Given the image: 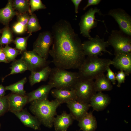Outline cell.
I'll return each instance as SVG.
<instances>
[{
  "mask_svg": "<svg viewBox=\"0 0 131 131\" xmlns=\"http://www.w3.org/2000/svg\"></svg>",
  "mask_w": 131,
  "mask_h": 131,
  "instance_id": "60d3db41",
  "label": "cell"
},
{
  "mask_svg": "<svg viewBox=\"0 0 131 131\" xmlns=\"http://www.w3.org/2000/svg\"><path fill=\"white\" fill-rule=\"evenodd\" d=\"M17 21L13 25L12 29L13 32L18 34L24 33L27 31L28 21L30 16L28 13L23 14L18 13Z\"/></svg>",
  "mask_w": 131,
  "mask_h": 131,
  "instance_id": "603a6c76",
  "label": "cell"
},
{
  "mask_svg": "<svg viewBox=\"0 0 131 131\" xmlns=\"http://www.w3.org/2000/svg\"><path fill=\"white\" fill-rule=\"evenodd\" d=\"M8 96V110L14 114L23 109L28 102V98L26 95H20L12 93Z\"/></svg>",
  "mask_w": 131,
  "mask_h": 131,
  "instance_id": "5bb4252c",
  "label": "cell"
},
{
  "mask_svg": "<svg viewBox=\"0 0 131 131\" xmlns=\"http://www.w3.org/2000/svg\"><path fill=\"white\" fill-rule=\"evenodd\" d=\"M13 41L12 32L8 25L6 26L2 30V36L0 39V46L10 44Z\"/></svg>",
  "mask_w": 131,
  "mask_h": 131,
  "instance_id": "f1b7e54d",
  "label": "cell"
},
{
  "mask_svg": "<svg viewBox=\"0 0 131 131\" xmlns=\"http://www.w3.org/2000/svg\"><path fill=\"white\" fill-rule=\"evenodd\" d=\"M10 67L11 69L10 72L2 79V81L8 76L12 74L22 73L28 70L26 64L21 58L15 60L13 61Z\"/></svg>",
  "mask_w": 131,
  "mask_h": 131,
  "instance_id": "4316f807",
  "label": "cell"
},
{
  "mask_svg": "<svg viewBox=\"0 0 131 131\" xmlns=\"http://www.w3.org/2000/svg\"><path fill=\"white\" fill-rule=\"evenodd\" d=\"M13 7L14 10L19 14L31 13L29 1L27 0H15L12 1Z\"/></svg>",
  "mask_w": 131,
  "mask_h": 131,
  "instance_id": "d4e9b609",
  "label": "cell"
},
{
  "mask_svg": "<svg viewBox=\"0 0 131 131\" xmlns=\"http://www.w3.org/2000/svg\"><path fill=\"white\" fill-rule=\"evenodd\" d=\"M115 74L116 80L118 82L117 86L120 87L122 83L125 82L126 77L128 75L125 72L122 70H120Z\"/></svg>",
  "mask_w": 131,
  "mask_h": 131,
  "instance_id": "836d02e7",
  "label": "cell"
},
{
  "mask_svg": "<svg viewBox=\"0 0 131 131\" xmlns=\"http://www.w3.org/2000/svg\"><path fill=\"white\" fill-rule=\"evenodd\" d=\"M30 109L41 124L49 128L53 125L56 110L61 105L56 99L50 101L48 99L36 100L31 102Z\"/></svg>",
  "mask_w": 131,
  "mask_h": 131,
  "instance_id": "7a4b0ae2",
  "label": "cell"
},
{
  "mask_svg": "<svg viewBox=\"0 0 131 131\" xmlns=\"http://www.w3.org/2000/svg\"><path fill=\"white\" fill-rule=\"evenodd\" d=\"M14 114L26 126L35 130L40 128L41 123L37 118L24 109Z\"/></svg>",
  "mask_w": 131,
  "mask_h": 131,
  "instance_id": "2e32d148",
  "label": "cell"
},
{
  "mask_svg": "<svg viewBox=\"0 0 131 131\" xmlns=\"http://www.w3.org/2000/svg\"><path fill=\"white\" fill-rule=\"evenodd\" d=\"M67 105L70 114L74 120L79 121L88 113L90 107L89 103L80 102L76 100L69 102Z\"/></svg>",
  "mask_w": 131,
  "mask_h": 131,
  "instance_id": "7c38bea8",
  "label": "cell"
},
{
  "mask_svg": "<svg viewBox=\"0 0 131 131\" xmlns=\"http://www.w3.org/2000/svg\"><path fill=\"white\" fill-rule=\"evenodd\" d=\"M2 32V31H1V30L0 29V33H1V32Z\"/></svg>",
  "mask_w": 131,
  "mask_h": 131,
  "instance_id": "ab89813d",
  "label": "cell"
},
{
  "mask_svg": "<svg viewBox=\"0 0 131 131\" xmlns=\"http://www.w3.org/2000/svg\"><path fill=\"white\" fill-rule=\"evenodd\" d=\"M79 78L78 72L55 67L51 68L48 84L56 89L71 90Z\"/></svg>",
  "mask_w": 131,
  "mask_h": 131,
  "instance_id": "277c9868",
  "label": "cell"
},
{
  "mask_svg": "<svg viewBox=\"0 0 131 131\" xmlns=\"http://www.w3.org/2000/svg\"><path fill=\"white\" fill-rule=\"evenodd\" d=\"M74 89L77 97L76 101L85 103L90 104L91 98L96 93L93 80L80 78Z\"/></svg>",
  "mask_w": 131,
  "mask_h": 131,
  "instance_id": "ba28073f",
  "label": "cell"
},
{
  "mask_svg": "<svg viewBox=\"0 0 131 131\" xmlns=\"http://www.w3.org/2000/svg\"><path fill=\"white\" fill-rule=\"evenodd\" d=\"M78 122L80 130L83 131H94L97 128V121L92 112H88Z\"/></svg>",
  "mask_w": 131,
  "mask_h": 131,
  "instance_id": "ffe728a7",
  "label": "cell"
},
{
  "mask_svg": "<svg viewBox=\"0 0 131 131\" xmlns=\"http://www.w3.org/2000/svg\"><path fill=\"white\" fill-rule=\"evenodd\" d=\"M29 3L32 14L35 11L46 8L45 5L42 3L41 0H31L29 1Z\"/></svg>",
  "mask_w": 131,
  "mask_h": 131,
  "instance_id": "1f68e13d",
  "label": "cell"
},
{
  "mask_svg": "<svg viewBox=\"0 0 131 131\" xmlns=\"http://www.w3.org/2000/svg\"><path fill=\"white\" fill-rule=\"evenodd\" d=\"M71 1L74 4V6L75 13L77 14L78 13V9L79 5L81 1L82 0H72Z\"/></svg>",
  "mask_w": 131,
  "mask_h": 131,
  "instance_id": "74e56055",
  "label": "cell"
},
{
  "mask_svg": "<svg viewBox=\"0 0 131 131\" xmlns=\"http://www.w3.org/2000/svg\"><path fill=\"white\" fill-rule=\"evenodd\" d=\"M18 13L13 7L12 1L8 0L5 7L0 9V22L8 25L10 21Z\"/></svg>",
  "mask_w": 131,
  "mask_h": 131,
  "instance_id": "7402d4cb",
  "label": "cell"
},
{
  "mask_svg": "<svg viewBox=\"0 0 131 131\" xmlns=\"http://www.w3.org/2000/svg\"><path fill=\"white\" fill-rule=\"evenodd\" d=\"M8 110V96L0 97V116Z\"/></svg>",
  "mask_w": 131,
  "mask_h": 131,
  "instance_id": "d6a6232c",
  "label": "cell"
},
{
  "mask_svg": "<svg viewBox=\"0 0 131 131\" xmlns=\"http://www.w3.org/2000/svg\"><path fill=\"white\" fill-rule=\"evenodd\" d=\"M31 35L29 34L25 37H17L14 40L13 42L15 45L16 49L20 51L21 53L26 50L27 40Z\"/></svg>",
  "mask_w": 131,
  "mask_h": 131,
  "instance_id": "4dcf8cb0",
  "label": "cell"
},
{
  "mask_svg": "<svg viewBox=\"0 0 131 131\" xmlns=\"http://www.w3.org/2000/svg\"><path fill=\"white\" fill-rule=\"evenodd\" d=\"M6 90L5 87L0 84V97L5 96Z\"/></svg>",
  "mask_w": 131,
  "mask_h": 131,
  "instance_id": "f35d334b",
  "label": "cell"
},
{
  "mask_svg": "<svg viewBox=\"0 0 131 131\" xmlns=\"http://www.w3.org/2000/svg\"><path fill=\"white\" fill-rule=\"evenodd\" d=\"M106 71L107 73L106 76L107 78L113 84H115L116 80L115 73L111 70L109 66L107 68Z\"/></svg>",
  "mask_w": 131,
  "mask_h": 131,
  "instance_id": "e575fe53",
  "label": "cell"
},
{
  "mask_svg": "<svg viewBox=\"0 0 131 131\" xmlns=\"http://www.w3.org/2000/svg\"><path fill=\"white\" fill-rule=\"evenodd\" d=\"M41 27L40 25L36 15L32 14L30 15L27 24V31L29 34L41 30Z\"/></svg>",
  "mask_w": 131,
  "mask_h": 131,
  "instance_id": "83f0119b",
  "label": "cell"
},
{
  "mask_svg": "<svg viewBox=\"0 0 131 131\" xmlns=\"http://www.w3.org/2000/svg\"><path fill=\"white\" fill-rule=\"evenodd\" d=\"M2 49L8 63L15 60L17 56L21 53L20 51L10 47L8 44L6 45L4 48Z\"/></svg>",
  "mask_w": 131,
  "mask_h": 131,
  "instance_id": "f546056e",
  "label": "cell"
},
{
  "mask_svg": "<svg viewBox=\"0 0 131 131\" xmlns=\"http://www.w3.org/2000/svg\"><path fill=\"white\" fill-rule=\"evenodd\" d=\"M53 41L51 32L46 31L41 32L39 34L34 43L33 50L41 57L47 60Z\"/></svg>",
  "mask_w": 131,
  "mask_h": 131,
  "instance_id": "9c48e42d",
  "label": "cell"
},
{
  "mask_svg": "<svg viewBox=\"0 0 131 131\" xmlns=\"http://www.w3.org/2000/svg\"><path fill=\"white\" fill-rule=\"evenodd\" d=\"M96 13L103 15L100 10L97 8H91L82 16L79 23L80 34L88 40L92 38L90 33L91 29L97 26L98 21L104 22L103 21L96 18L95 14Z\"/></svg>",
  "mask_w": 131,
  "mask_h": 131,
  "instance_id": "52a82bcc",
  "label": "cell"
},
{
  "mask_svg": "<svg viewBox=\"0 0 131 131\" xmlns=\"http://www.w3.org/2000/svg\"><path fill=\"white\" fill-rule=\"evenodd\" d=\"M74 119L70 114L63 111L60 115H57L54 119L53 125L56 131H67L72 124Z\"/></svg>",
  "mask_w": 131,
  "mask_h": 131,
  "instance_id": "e0dca14e",
  "label": "cell"
},
{
  "mask_svg": "<svg viewBox=\"0 0 131 131\" xmlns=\"http://www.w3.org/2000/svg\"><path fill=\"white\" fill-rule=\"evenodd\" d=\"M115 56L112 60V65L129 75L131 73V53L120 54Z\"/></svg>",
  "mask_w": 131,
  "mask_h": 131,
  "instance_id": "4fadbf2b",
  "label": "cell"
},
{
  "mask_svg": "<svg viewBox=\"0 0 131 131\" xmlns=\"http://www.w3.org/2000/svg\"><path fill=\"white\" fill-rule=\"evenodd\" d=\"M101 0H88L86 5L83 8V10H85L89 7L94 5H97L101 1Z\"/></svg>",
  "mask_w": 131,
  "mask_h": 131,
  "instance_id": "d590c367",
  "label": "cell"
},
{
  "mask_svg": "<svg viewBox=\"0 0 131 131\" xmlns=\"http://www.w3.org/2000/svg\"><path fill=\"white\" fill-rule=\"evenodd\" d=\"M112 64V60L109 59L87 56L78 69V73L80 78L93 80L104 74Z\"/></svg>",
  "mask_w": 131,
  "mask_h": 131,
  "instance_id": "3957f363",
  "label": "cell"
},
{
  "mask_svg": "<svg viewBox=\"0 0 131 131\" xmlns=\"http://www.w3.org/2000/svg\"><path fill=\"white\" fill-rule=\"evenodd\" d=\"M110 101L108 95L99 92L96 93L92 96L90 104L94 110L99 111L104 109L109 104Z\"/></svg>",
  "mask_w": 131,
  "mask_h": 131,
  "instance_id": "9a60e30c",
  "label": "cell"
},
{
  "mask_svg": "<svg viewBox=\"0 0 131 131\" xmlns=\"http://www.w3.org/2000/svg\"><path fill=\"white\" fill-rule=\"evenodd\" d=\"M51 93L60 104L70 101L76 100L77 99L74 89L69 90L55 89L51 91Z\"/></svg>",
  "mask_w": 131,
  "mask_h": 131,
  "instance_id": "ac0fdd59",
  "label": "cell"
},
{
  "mask_svg": "<svg viewBox=\"0 0 131 131\" xmlns=\"http://www.w3.org/2000/svg\"><path fill=\"white\" fill-rule=\"evenodd\" d=\"M27 81V78L25 77L15 83L5 87L6 90H10L13 93L25 96L26 95L25 91L24 89V86Z\"/></svg>",
  "mask_w": 131,
  "mask_h": 131,
  "instance_id": "484cf974",
  "label": "cell"
},
{
  "mask_svg": "<svg viewBox=\"0 0 131 131\" xmlns=\"http://www.w3.org/2000/svg\"><path fill=\"white\" fill-rule=\"evenodd\" d=\"M107 41L113 48L115 55L131 53V36L120 30H113Z\"/></svg>",
  "mask_w": 131,
  "mask_h": 131,
  "instance_id": "5b68a950",
  "label": "cell"
},
{
  "mask_svg": "<svg viewBox=\"0 0 131 131\" xmlns=\"http://www.w3.org/2000/svg\"><path fill=\"white\" fill-rule=\"evenodd\" d=\"M51 68L49 66H46L38 71L31 72L29 77V81L32 86L41 81L47 80L50 74Z\"/></svg>",
  "mask_w": 131,
  "mask_h": 131,
  "instance_id": "44dd1931",
  "label": "cell"
},
{
  "mask_svg": "<svg viewBox=\"0 0 131 131\" xmlns=\"http://www.w3.org/2000/svg\"><path fill=\"white\" fill-rule=\"evenodd\" d=\"M95 79L94 86L96 92L109 91L112 90L113 86L111 82L104 73L99 75Z\"/></svg>",
  "mask_w": 131,
  "mask_h": 131,
  "instance_id": "cb8c5ba5",
  "label": "cell"
},
{
  "mask_svg": "<svg viewBox=\"0 0 131 131\" xmlns=\"http://www.w3.org/2000/svg\"><path fill=\"white\" fill-rule=\"evenodd\" d=\"M53 41L49 51L52 62L56 67L63 69H78L86 57L82 42L67 20L61 19L52 28Z\"/></svg>",
  "mask_w": 131,
  "mask_h": 131,
  "instance_id": "6da1fadb",
  "label": "cell"
},
{
  "mask_svg": "<svg viewBox=\"0 0 131 131\" xmlns=\"http://www.w3.org/2000/svg\"><path fill=\"white\" fill-rule=\"evenodd\" d=\"M21 59L26 64L28 70L31 72L48 66L51 62L42 57L33 50L23 52Z\"/></svg>",
  "mask_w": 131,
  "mask_h": 131,
  "instance_id": "30bf717a",
  "label": "cell"
},
{
  "mask_svg": "<svg viewBox=\"0 0 131 131\" xmlns=\"http://www.w3.org/2000/svg\"><path fill=\"white\" fill-rule=\"evenodd\" d=\"M109 45L107 41L103 38H101L98 35L91 39L85 41L82 43V48L85 55L90 57H98L103 54L102 52L112 55L107 51L106 48Z\"/></svg>",
  "mask_w": 131,
  "mask_h": 131,
  "instance_id": "8992f818",
  "label": "cell"
},
{
  "mask_svg": "<svg viewBox=\"0 0 131 131\" xmlns=\"http://www.w3.org/2000/svg\"><path fill=\"white\" fill-rule=\"evenodd\" d=\"M108 14L117 22L121 31L131 36V17L125 10L120 8L112 9Z\"/></svg>",
  "mask_w": 131,
  "mask_h": 131,
  "instance_id": "8fae6325",
  "label": "cell"
},
{
  "mask_svg": "<svg viewBox=\"0 0 131 131\" xmlns=\"http://www.w3.org/2000/svg\"><path fill=\"white\" fill-rule=\"evenodd\" d=\"M3 62L5 63H8L7 61L4 53L2 48H0V62Z\"/></svg>",
  "mask_w": 131,
  "mask_h": 131,
  "instance_id": "8d00e7d4",
  "label": "cell"
},
{
  "mask_svg": "<svg viewBox=\"0 0 131 131\" xmlns=\"http://www.w3.org/2000/svg\"><path fill=\"white\" fill-rule=\"evenodd\" d=\"M53 88L51 85L48 84L42 85L36 89L26 95L28 98V102H31L36 100H42L48 99L49 94Z\"/></svg>",
  "mask_w": 131,
  "mask_h": 131,
  "instance_id": "d6986e66",
  "label": "cell"
},
{
  "mask_svg": "<svg viewBox=\"0 0 131 131\" xmlns=\"http://www.w3.org/2000/svg\"></svg>",
  "mask_w": 131,
  "mask_h": 131,
  "instance_id": "b9f144b4",
  "label": "cell"
}]
</instances>
